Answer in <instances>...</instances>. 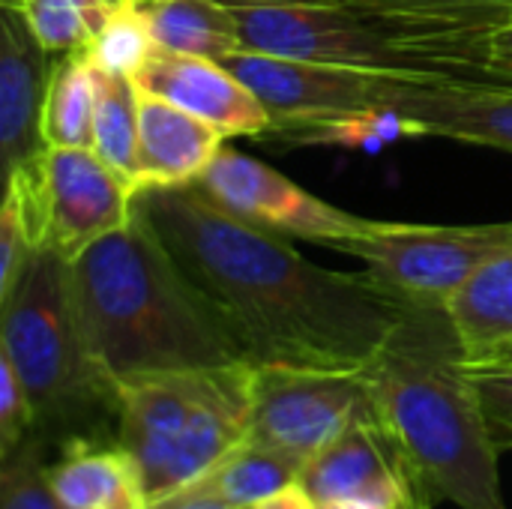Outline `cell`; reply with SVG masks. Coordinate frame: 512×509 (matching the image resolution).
Instances as JSON below:
<instances>
[{
    "label": "cell",
    "instance_id": "44dd1931",
    "mask_svg": "<svg viewBox=\"0 0 512 509\" xmlns=\"http://www.w3.org/2000/svg\"><path fill=\"white\" fill-rule=\"evenodd\" d=\"M300 474H303V465H297L294 459H288L246 435L192 486L213 492L216 498L228 501L231 507L246 509L288 489L291 483L300 480Z\"/></svg>",
    "mask_w": 512,
    "mask_h": 509
},
{
    "label": "cell",
    "instance_id": "9a60e30c",
    "mask_svg": "<svg viewBox=\"0 0 512 509\" xmlns=\"http://www.w3.org/2000/svg\"><path fill=\"white\" fill-rule=\"evenodd\" d=\"M0 156L3 171L33 162L42 150V105L48 90V51L12 6L0 12Z\"/></svg>",
    "mask_w": 512,
    "mask_h": 509
},
{
    "label": "cell",
    "instance_id": "ffe728a7",
    "mask_svg": "<svg viewBox=\"0 0 512 509\" xmlns=\"http://www.w3.org/2000/svg\"><path fill=\"white\" fill-rule=\"evenodd\" d=\"M138 99L132 75L93 63V150L138 195Z\"/></svg>",
    "mask_w": 512,
    "mask_h": 509
},
{
    "label": "cell",
    "instance_id": "52a82bcc",
    "mask_svg": "<svg viewBox=\"0 0 512 509\" xmlns=\"http://www.w3.org/2000/svg\"><path fill=\"white\" fill-rule=\"evenodd\" d=\"M36 249L75 261L102 237L120 231L135 210V189L90 147H45L6 174Z\"/></svg>",
    "mask_w": 512,
    "mask_h": 509
},
{
    "label": "cell",
    "instance_id": "d6986e66",
    "mask_svg": "<svg viewBox=\"0 0 512 509\" xmlns=\"http://www.w3.org/2000/svg\"><path fill=\"white\" fill-rule=\"evenodd\" d=\"M147 15L156 48L225 60L243 51L240 27L228 0H135Z\"/></svg>",
    "mask_w": 512,
    "mask_h": 509
},
{
    "label": "cell",
    "instance_id": "5bb4252c",
    "mask_svg": "<svg viewBox=\"0 0 512 509\" xmlns=\"http://www.w3.org/2000/svg\"><path fill=\"white\" fill-rule=\"evenodd\" d=\"M300 483L318 507H333L360 495L423 498L435 507L378 420H360L342 432L303 468Z\"/></svg>",
    "mask_w": 512,
    "mask_h": 509
},
{
    "label": "cell",
    "instance_id": "e0dca14e",
    "mask_svg": "<svg viewBox=\"0 0 512 509\" xmlns=\"http://www.w3.org/2000/svg\"><path fill=\"white\" fill-rule=\"evenodd\" d=\"M48 474L66 509H153L138 462L117 438H66Z\"/></svg>",
    "mask_w": 512,
    "mask_h": 509
},
{
    "label": "cell",
    "instance_id": "7c38bea8",
    "mask_svg": "<svg viewBox=\"0 0 512 509\" xmlns=\"http://www.w3.org/2000/svg\"><path fill=\"white\" fill-rule=\"evenodd\" d=\"M378 108L405 117L417 135L512 153V84L387 78Z\"/></svg>",
    "mask_w": 512,
    "mask_h": 509
},
{
    "label": "cell",
    "instance_id": "30bf717a",
    "mask_svg": "<svg viewBox=\"0 0 512 509\" xmlns=\"http://www.w3.org/2000/svg\"><path fill=\"white\" fill-rule=\"evenodd\" d=\"M267 108L273 126L282 138L369 111H381V96L390 75L291 60L261 51H237L222 60Z\"/></svg>",
    "mask_w": 512,
    "mask_h": 509
},
{
    "label": "cell",
    "instance_id": "4fadbf2b",
    "mask_svg": "<svg viewBox=\"0 0 512 509\" xmlns=\"http://www.w3.org/2000/svg\"><path fill=\"white\" fill-rule=\"evenodd\" d=\"M138 87L207 120L225 138L270 132L273 120L258 96L219 60L156 48L135 75Z\"/></svg>",
    "mask_w": 512,
    "mask_h": 509
},
{
    "label": "cell",
    "instance_id": "d6a6232c",
    "mask_svg": "<svg viewBox=\"0 0 512 509\" xmlns=\"http://www.w3.org/2000/svg\"><path fill=\"white\" fill-rule=\"evenodd\" d=\"M318 509H327V507H318Z\"/></svg>",
    "mask_w": 512,
    "mask_h": 509
},
{
    "label": "cell",
    "instance_id": "f546056e",
    "mask_svg": "<svg viewBox=\"0 0 512 509\" xmlns=\"http://www.w3.org/2000/svg\"><path fill=\"white\" fill-rule=\"evenodd\" d=\"M153 509H237V507H231L228 501L216 498L213 492H204V489H198V486H186V489H180V492H174V495H168V498L153 501Z\"/></svg>",
    "mask_w": 512,
    "mask_h": 509
},
{
    "label": "cell",
    "instance_id": "7a4b0ae2",
    "mask_svg": "<svg viewBox=\"0 0 512 509\" xmlns=\"http://www.w3.org/2000/svg\"><path fill=\"white\" fill-rule=\"evenodd\" d=\"M84 342L114 384L246 360L240 342L135 204L132 219L69 261Z\"/></svg>",
    "mask_w": 512,
    "mask_h": 509
},
{
    "label": "cell",
    "instance_id": "cb8c5ba5",
    "mask_svg": "<svg viewBox=\"0 0 512 509\" xmlns=\"http://www.w3.org/2000/svg\"><path fill=\"white\" fill-rule=\"evenodd\" d=\"M48 438L30 432L12 453L0 456V509H66L51 486Z\"/></svg>",
    "mask_w": 512,
    "mask_h": 509
},
{
    "label": "cell",
    "instance_id": "d4e9b609",
    "mask_svg": "<svg viewBox=\"0 0 512 509\" xmlns=\"http://www.w3.org/2000/svg\"><path fill=\"white\" fill-rule=\"evenodd\" d=\"M153 51H156V39L150 33L147 15L141 12V6L135 0H120V6L108 18V24L102 27V33L93 39V45L84 54L90 57V63H96L108 72L135 78Z\"/></svg>",
    "mask_w": 512,
    "mask_h": 509
},
{
    "label": "cell",
    "instance_id": "484cf974",
    "mask_svg": "<svg viewBox=\"0 0 512 509\" xmlns=\"http://www.w3.org/2000/svg\"><path fill=\"white\" fill-rule=\"evenodd\" d=\"M36 252L33 234L21 216V207L15 201V195L6 189L3 195V210H0V300H6L12 294V288L18 285L24 267L30 264Z\"/></svg>",
    "mask_w": 512,
    "mask_h": 509
},
{
    "label": "cell",
    "instance_id": "3957f363",
    "mask_svg": "<svg viewBox=\"0 0 512 509\" xmlns=\"http://www.w3.org/2000/svg\"><path fill=\"white\" fill-rule=\"evenodd\" d=\"M366 378L378 426L435 507L510 509L501 450L447 309L411 306Z\"/></svg>",
    "mask_w": 512,
    "mask_h": 509
},
{
    "label": "cell",
    "instance_id": "9c48e42d",
    "mask_svg": "<svg viewBox=\"0 0 512 509\" xmlns=\"http://www.w3.org/2000/svg\"><path fill=\"white\" fill-rule=\"evenodd\" d=\"M360 420L375 417L372 384L363 372L255 366L249 438L309 465Z\"/></svg>",
    "mask_w": 512,
    "mask_h": 509
},
{
    "label": "cell",
    "instance_id": "ba28073f",
    "mask_svg": "<svg viewBox=\"0 0 512 509\" xmlns=\"http://www.w3.org/2000/svg\"><path fill=\"white\" fill-rule=\"evenodd\" d=\"M366 264L405 306L447 309L450 297L489 261L512 252V222L414 225L375 219L363 234L324 243Z\"/></svg>",
    "mask_w": 512,
    "mask_h": 509
},
{
    "label": "cell",
    "instance_id": "ac0fdd59",
    "mask_svg": "<svg viewBox=\"0 0 512 509\" xmlns=\"http://www.w3.org/2000/svg\"><path fill=\"white\" fill-rule=\"evenodd\" d=\"M465 360L486 366L512 351V252L480 267L447 303Z\"/></svg>",
    "mask_w": 512,
    "mask_h": 509
},
{
    "label": "cell",
    "instance_id": "8fae6325",
    "mask_svg": "<svg viewBox=\"0 0 512 509\" xmlns=\"http://www.w3.org/2000/svg\"><path fill=\"white\" fill-rule=\"evenodd\" d=\"M195 186L204 189L219 207L258 228L294 234L321 246L339 237L363 234L375 222L321 201L276 168L228 147L219 150Z\"/></svg>",
    "mask_w": 512,
    "mask_h": 509
},
{
    "label": "cell",
    "instance_id": "6da1fadb",
    "mask_svg": "<svg viewBox=\"0 0 512 509\" xmlns=\"http://www.w3.org/2000/svg\"><path fill=\"white\" fill-rule=\"evenodd\" d=\"M135 204L255 366L363 372L411 309L369 270L318 267L195 183L141 189Z\"/></svg>",
    "mask_w": 512,
    "mask_h": 509
},
{
    "label": "cell",
    "instance_id": "603a6c76",
    "mask_svg": "<svg viewBox=\"0 0 512 509\" xmlns=\"http://www.w3.org/2000/svg\"><path fill=\"white\" fill-rule=\"evenodd\" d=\"M24 15L48 54L87 51L120 0H3Z\"/></svg>",
    "mask_w": 512,
    "mask_h": 509
},
{
    "label": "cell",
    "instance_id": "f1b7e54d",
    "mask_svg": "<svg viewBox=\"0 0 512 509\" xmlns=\"http://www.w3.org/2000/svg\"><path fill=\"white\" fill-rule=\"evenodd\" d=\"M396 9H429V12H512V0H357Z\"/></svg>",
    "mask_w": 512,
    "mask_h": 509
},
{
    "label": "cell",
    "instance_id": "83f0119b",
    "mask_svg": "<svg viewBox=\"0 0 512 509\" xmlns=\"http://www.w3.org/2000/svg\"><path fill=\"white\" fill-rule=\"evenodd\" d=\"M471 366V363H468ZM492 438L501 453L512 450V366H471Z\"/></svg>",
    "mask_w": 512,
    "mask_h": 509
},
{
    "label": "cell",
    "instance_id": "277c9868",
    "mask_svg": "<svg viewBox=\"0 0 512 509\" xmlns=\"http://www.w3.org/2000/svg\"><path fill=\"white\" fill-rule=\"evenodd\" d=\"M228 3L246 51L411 81H501L492 69V33L512 18V12H429L357 0Z\"/></svg>",
    "mask_w": 512,
    "mask_h": 509
},
{
    "label": "cell",
    "instance_id": "4dcf8cb0",
    "mask_svg": "<svg viewBox=\"0 0 512 509\" xmlns=\"http://www.w3.org/2000/svg\"><path fill=\"white\" fill-rule=\"evenodd\" d=\"M492 69L501 81L512 84V18L492 33Z\"/></svg>",
    "mask_w": 512,
    "mask_h": 509
},
{
    "label": "cell",
    "instance_id": "4316f807",
    "mask_svg": "<svg viewBox=\"0 0 512 509\" xmlns=\"http://www.w3.org/2000/svg\"><path fill=\"white\" fill-rule=\"evenodd\" d=\"M30 432H36L30 396L12 363L0 354V456L12 453Z\"/></svg>",
    "mask_w": 512,
    "mask_h": 509
},
{
    "label": "cell",
    "instance_id": "1f68e13d",
    "mask_svg": "<svg viewBox=\"0 0 512 509\" xmlns=\"http://www.w3.org/2000/svg\"><path fill=\"white\" fill-rule=\"evenodd\" d=\"M246 509H318V504L306 492V486L297 480L288 489H282V492H276V495H270V498H264V501H258V504Z\"/></svg>",
    "mask_w": 512,
    "mask_h": 509
},
{
    "label": "cell",
    "instance_id": "7402d4cb",
    "mask_svg": "<svg viewBox=\"0 0 512 509\" xmlns=\"http://www.w3.org/2000/svg\"><path fill=\"white\" fill-rule=\"evenodd\" d=\"M45 147L93 150V63L84 51L60 54L51 66L42 105Z\"/></svg>",
    "mask_w": 512,
    "mask_h": 509
},
{
    "label": "cell",
    "instance_id": "8992f818",
    "mask_svg": "<svg viewBox=\"0 0 512 509\" xmlns=\"http://www.w3.org/2000/svg\"><path fill=\"white\" fill-rule=\"evenodd\" d=\"M255 363L159 372L117 384L114 438L144 474L150 501L204 477L249 432Z\"/></svg>",
    "mask_w": 512,
    "mask_h": 509
},
{
    "label": "cell",
    "instance_id": "2e32d148",
    "mask_svg": "<svg viewBox=\"0 0 512 509\" xmlns=\"http://www.w3.org/2000/svg\"><path fill=\"white\" fill-rule=\"evenodd\" d=\"M225 147L207 120L141 90L138 99V192L150 186H192Z\"/></svg>",
    "mask_w": 512,
    "mask_h": 509
},
{
    "label": "cell",
    "instance_id": "5b68a950",
    "mask_svg": "<svg viewBox=\"0 0 512 509\" xmlns=\"http://www.w3.org/2000/svg\"><path fill=\"white\" fill-rule=\"evenodd\" d=\"M0 354L18 372L48 441L102 435L114 423L117 390L93 360L69 291V261L36 249L18 285L0 300Z\"/></svg>",
    "mask_w": 512,
    "mask_h": 509
}]
</instances>
